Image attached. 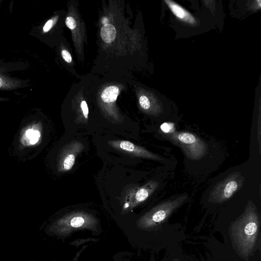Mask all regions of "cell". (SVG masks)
<instances>
[{
  "mask_svg": "<svg viewBox=\"0 0 261 261\" xmlns=\"http://www.w3.org/2000/svg\"><path fill=\"white\" fill-rule=\"evenodd\" d=\"M258 226L257 212L254 206L249 205L233 228L237 243L244 252H249L253 248L257 239Z\"/></svg>",
  "mask_w": 261,
  "mask_h": 261,
  "instance_id": "obj_1",
  "label": "cell"
},
{
  "mask_svg": "<svg viewBox=\"0 0 261 261\" xmlns=\"http://www.w3.org/2000/svg\"><path fill=\"white\" fill-rule=\"evenodd\" d=\"M164 134L169 140L178 145L190 159L199 160L206 154L207 146L205 143L192 133L176 132L173 128Z\"/></svg>",
  "mask_w": 261,
  "mask_h": 261,
  "instance_id": "obj_2",
  "label": "cell"
},
{
  "mask_svg": "<svg viewBox=\"0 0 261 261\" xmlns=\"http://www.w3.org/2000/svg\"><path fill=\"white\" fill-rule=\"evenodd\" d=\"M187 198V195H182L173 200L161 203L140 218L138 225L143 228H148L163 222Z\"/></svg>",
  "mask_w": 261,
  "mask_h": 261,
  "instance_id": "obj_3",
  "label": "cell"
},
{
  "mask_svg": "<svg viewBox=\"0 0 261 261\" xmlns=\"http://www.w3.org/2000/svg\"><path fill=\"white\" fill-rule=\"evenodd\" d=\"M244 181V177L240 172L231 173L213 188L210 193L209 201L222 203L228 200L242 187Z\"/></svg>",
  "mask_w": 261,
  "mask_h": 261,
  "instance_id": "obj_4",
  "label": "cell"
},
{
  "mask_svg": "<svg viewBox=\"0 0 261 261\" xmlns=\"http://www.w3.org/2000/svg\"><path fill=\"white\" fill-rule=\"evenodd\" d=\"M97 223L95 218L89 213L76 212L68 214L57 221L50 229L58 233H65L79 228L91 227Z\"/></svg>",
  "mask_w": 261,
  "mask_h": 261,
  "instance_id": "obj_5",
  "label": "cell"
},
{
  "mask_svg": "<svg viewBox=\"0 0 261 261\" xmlns=\"http://www.w3.org/2000/svg\"><path fill=\"white\" fill-rule=\"evenodd\" d=\"M159 186V182L150 180L141 187L129 189L124 197L123 208H132L146 200Z\"/></svg>",
  "mask_w": 261,
  "mask_h": 261,
  "instance_id": "obj_6",
  "label": "cell"
},
{
  "mask_svg": "<svg viewBox=\"0 0 261 261\" xmlns=\"http://www.w3.org/2000/svg\"><path fill=\"white\" fill-rule=\"evenodd\" d=\"M84 148V144L80 141L73 140L67 144L61 150L58 157V170L66 172L71 169L76 156Z\"/></svg>",
  "mask_w": 261,
  "mask_h": 261,
  "instance_id": "obj_7",
  "label": "cell"
},
{
  "mask_svg": "<svg viewBox=\"0 0 261 261\" xmlns=\"http://www.w3.org/2000/svg\"><path fill=\"white\" fill-rule=\"evenodd\" d=\"M108 143L116 150L133 156L154 160H161V158L158 155L129 141L112 140L108 141Z\"/></svg>",
  "mask_w": 261,
  "mask_h": 261,
  "instance_id": "obj_8",
  "label": "cell"
},
{
  "mask_svg": "<svg viewBox=\"0 0 261 261\" xmlns=\"http://www.w3.org/2000/svg\"><path fill=\"white\" fill-rule=\"evenodd\" d=\"M165 2L172 13L178 19L189 24H195L196 23L194 17L177 3L169 0H165Z\"/></svg>",
  "mask_w": 261,
  "mask_h": 261,
  "instance_id": "obj_9",
  "label": "cell"
},
{
  "mask_svg": "<svg viewBox=\"0 0 261 261\" xmlns=\"http://www.w3.org/2000/svg\"><path fill=\"white\" fill-rule=\"evenodd\" d=\"M116 31L114 26L111 24H105L101 29L100 35L102 40L107 43L112 42L116 37Z\"/></svg>",
  "mask_w": 261,
  "mask_h": 261,
  "instance_id": "obj_10",
  "label": "cell"
},
{
  "mask_svg": "<svg viewBox=\"0 0 261 261\" xmlns=\"http://www.w3.org/2000/svg\"><path fill=\"white\" fill-rule=\"evenodd\" d=\"M119 93L117 87L112 86L105 89L101 95L102 100L105 103H111L115 101Z\"/></svg>",
  "mask_w": 261,
  "mask_h": 261,
  "instance_id": "obj_11",
  "label": "cell"
},
{
  "mask_svg": "<svg viewBox=\"0 0 261 261\" xmlns=\"http://www.w3.org/2000/svg\"><path fill=\"white\" fill-rule=\"evenodd\" d=\"M24 140L29 145H34L39 140L41 133L36 128H30L28 129L24 136Z\"/></svg>",
  "mask_w": 261,
  "mask_h": 261,
  "instance_id": "obj_12",
  "label": "cell"
},
{
  "mask_svg": "<svg viewBox=\"0 0 261 261\" xmlns=\"http://www.w3.org/2000/svg\"><path fill=\"white\" fill-rule=\"evenodd\" d=\"M139 103L141 107L145 111H149L151 108V103L148 98L142 95L139 98Z\"/></svg>",
  "mask_w": 261,
  "mask_h": 261,
  "instance_id": "obj_13",
  "label": "cell"
},
{
  "mask_svg": "<svg viewBox=\"0 0 261 261\" xmlns=\"http://www.w3.org/2000/svg\"><path fill=\"white\" fill-rule=\"evenodd\" d=\"M174 128V124L171 123H164L161 125V129L164 134L168 133Z\"/></svg>",
  "mask_w": 261,
  "mask_h": 261,
  "instance_id": "obj_14",
  "label": "cell"
},
{
  "mask_svg": "<svg viewBox=\"0 0 261 261\" xmlns=\"http://www.w3.org/2000/svg\"><path fill=\"white\" fill-rule=\"evenodd\" d=\"M66 25L70 29L73 30L76 27V22L75 19L71 16H68L65 20Z\"/></svg>",
  "mask_w": 261,
  "mask_h": 261,
  "instance_id": "obj_15",
  "label": "cell"
},
{
  "mask_svg": "<svg viewBox=\"0 0 261 261\" xmlns=\"http://www.w3.org/2000/svg\"><path fill=\"white\" fill-rule=\"evenodd\" d=\"M81 108L85 119L87 120L88 118L89 111L87 104L85 101L83 100L82 101L81 103Z\"/></svg>",
  "mask_w": 261,
  "mask_h": 261,
  "instance_id": "obj_16",
  "label": "cell"
},
{
  "mask_svg": "<svg viewBox=\"0 0 261 261\" xmlns=\"http://www.w3.org/2000/svg\"><path fill=\"white\" fill-rule=\"evenodd\" d=\"M61 54L63 58L66 62L67 63H70L72 61L71 56L69 52L66 50H62Z\"/></svg>",
  "mask_w": 261,
  "mask_h": 261,
  "instance_id": "obj_17",
  "label": "cell"
},
{
  "mask_svg": "<svg viewBox=\"0 0 261 261\" xmlns=\"http://www.w3.org/2000/svg\"><path fill=\"white\" fill-rule=\"evenodd\" d=\"M53 25V20L52 19L48 20L43 27L44 32H47L52 28Z\"/></svg>",
  "mask_w": 261,
  "mask_h": 261,
  "instance_id": "obj_18",
  "label": "cell"
},
{
  "mask_svg": "<svg viewBox=\"0 0 261 261\" xmlns=\"http://www.w3.org/2000/svg\"><path fill=\"white\" fill-rule=\"evenodd\" d=\"M108 19L106 17H103L102 19V22L104 24H107V22H108Z\"/></svg>",
  "mask_w": 261,
  "mask_h": 261,
  "instance_id": "obj_19",
  "label": "cell"
},
{
  "mask_svg": "<svg viewBox=\"0 0 261 261\" xmlns=\"http://www.w3.org/2000/svg\"><path fill=\"white\" fill-rule=\"evenodd\" d=\"M3 85V82L2 78L0 77V87H1Z\"/></svg>",
  "mask_w": 261,
  "mask_h": 261,
  "instance_id": "obj_20",
  "label": "cell"
}]
</instances>
